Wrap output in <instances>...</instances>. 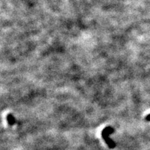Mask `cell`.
Wrapping results in <instances>:
<instances>
[{
  "instance_id": "cell-1",
  "label": "cell",
  "mask_w": 150,
  "mask_h": 150,
  "mask_svg": "<svg viewBox=\"0 0 150 150\" xmlns=\"http://www.w3.org/2000/svg\"><path fill=\"white\" fill-rule=\"evenodd\" d=\"M147 120H150V115H148L147 116Z\"/></svg>"
}]
</instances>
